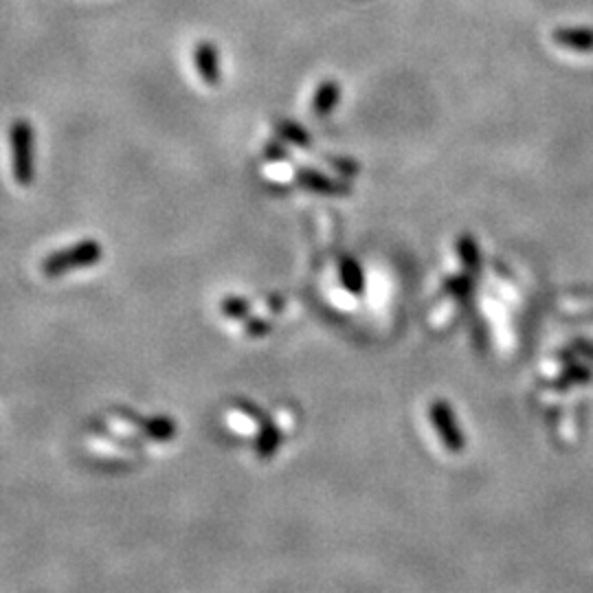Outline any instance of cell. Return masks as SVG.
Wrapping results in <instances>:
<instances>
[{
	"label": "cell",
	"mask_w": 593,
	"mask_h": 593,
	"mask_svg": "<svg viewBox=\"0 0 593 593\" xmlns=\"http://www.w3.org/2000/svg\"><path fill=\"white\" fill-rule=\"evenodd\" d=\"M12 146V172L20 187H29L34 180V128L27 119H18L9 130Z\"/></svg>",
	"instance_id": "obj_1"
},
{
	"label": "cell",
	"mask_w": 593,
	"mask_h": 593,
	"mask_svg": "<svg viewBox=\"0 0 593 593\" xmlns=\"http://www.w3.org/2000/svg\"><path fill=\"white\" fill-rule=\"evenodd\" d=\"M100 260H101L100 242L84 240L77 242L75 246H68V249L49 255V258L44 260V264H42V268H44V273L49 275V277H55V275H64L71 268H82V266L97 264Z\"/></svg>",
	"instance_id": "obj_2"
},
{
	"label": "cell",
	"mask_w": 593,
	"mask_h": 593,
	"mask_svg": "<svg viewBox=\"0 0 593 593\" xmlns=\"http://www.w3.org/2000/svg\"><path fill=\"white\" fill-rule=\"evenodd\" d=\"M194 64L196 71H198L203 82L207 86H218L222 79V68H220V53H218L216 44H212L209 40H203L196 44L194 49Z\"/></svg>",
	"instance_id": "obj_3"
},
{
	"label": "cell",
	"mask_w": 593,
	"mask_h": 593,
	"mask_svg": "<svg viewBox=\"0 0 593 593\" xmlns=\"http://www.w3.org/2000/svg\"><path fill=\"white\" fill-rule=\"evenodd\" d=\"M554 42L560 49L573 51V53H587V51L593 49V31L565 29L554 36Z\"/></svg>",
	"instance_id": "obj_4"
},
{
	"label": "cell",
	"mask_w": 593,
	"mask_h": 593,
	"mask_svg": "<svg viewBox=\"0 0 593 593\" xmlns=\"http://www.w3.org/2000/svg\"><path fill=\"white\" fill-rule=\"evenodd\" d=\"M341 97V88L334 82H324L315 92V100H312V110L317 116H325L330 110L334 108L336 101Z\"/></svg>",
	"instance_id": "obj_5"
},
{
	"label": "cell",
	"mask_w": 593,
	"mask_h": 593,
	"mask_svg": "<svg viewBox=\"0 0 593 593\" xmlns=\"http://www.w3.org/2000/svg\"><path fill=\"white\" fill-rule=\"evenodd\" d=\"M295 176H297L299 185L308 187V189H312V191H321V194H336V191H339L336 183H333L330 179H325V176L319 174V172L299 170Z\"/></svg>",
	"instance_id": "obj_6"
},
{
	"label": "cell",
	"mask_w": 593,
	"mask_h": 593,
	"mask_svg": "<svg viewBox=\"0 0 593 593\" xmlns=\"http://www.w3.org/2000/svg\"><path fill=\"white\" fill-rule=\"evenodd\" d=\"M277 132L282 134L286 141L295 143V146H301V148H308L310 146V139H308L306 130H301L299 125L292 124V121H279L277 124Z\"/></svg>",
	"instance_id": "obj_7"
}]
</instances>
